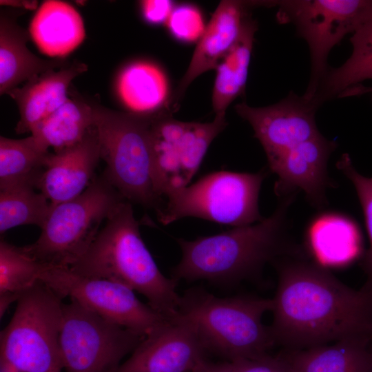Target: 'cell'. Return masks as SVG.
Returning a JSON list of instances; mask_svg holds the SVG:
<instances>
[{"instance_id": "27", "label": "cell", "mask_w": 372, "mask_h": 372, "mask_svg": "<svg viewBox=\"0 0 372 372\" xmlns=\"http://www.w3.org/2000/svg\"><path fill=\"white\" fill-rule=\"evenodd\" d=\"M50 152L32 135L21 139L0 136V189L30 184L36 187Z\"/></svg>"}, {"instance_id": "8", "label": "cell", "mask_w": 372, "mask_h": 372, "mask_svg": "<svg viewBox=\"0 0 372 372\" xmlns=\"http://www.w3.org/2000/svg\"><path fill=\"white\" fill-rule=\"evenodd\" d=\"M63 298L40 280L24 291L10 321L1 331L0 357L23 372L62 370Z\"/></svg>"}, {"instance_id": "35", "label": "cell", "mask_w": 372, "mask_h": 372, "mask_svg": "<svg viewBox=\"0 0 372 372\" xmlns=\"http://www.w3.org/2000/svg\"><path fill=\"white\" fill-rule=\"evenodd\" d=\"M0 372H23L12 362L0 357Z\"/></svg>"}, {"instance_id": "5", "label": "cell", "mask_w": 372, "mask_h": 372, "mask_svg": "<svg viewBox=\"0 0 372 372\" xmlns=\"http://www.w3.org/2000/svg\"><path fill=\"white\" fill-rule=\"evenodd\" d=\"M104 173L129 202L158 210L153 180L150 116L92 105Z\"/></svg>"}, {"instance_id": "22", "label": "cell", "mask_w": 372, "mask_h": 372, "mask_svg": "<svg viewBox=\"0 0 372 372\" xmlns=\"http://www.w3.org/2000/svg\"><path fill=\"white\" fill-rule=\"evenodd\" d=\"M30 35L38 49L50 57H65L84 41L85 30L79 12L67 2L45 1L30 25Z\"/></svg>"}, {"instance_id": "11", "label": "cell", "mask_w": 372, "mask_h": 372, "mask_svg": "<svg viewBox=\"0 0 372 372\" xmlns=\"http://www.w3.org/2000/svg\"><path fill=\"white\" fill-rule=\"evenodd\" d=\"M227 125L225 115H215L209 123L180 121L167 111L150 116L153 180L161 205L169 193L189 185Z\"/></svg>"}, {"instance_id": "6", "label": "cell", "mask_w": 372, "mask_h": 372, "mask_svg": "<svg viewBox=\"0 0 372 372\" xmlns=\"http://www.w3.org/2000/svg\"><path fill=\"white\" fill-rule=\"evenodd\" d=\"M125 200L103 172L78 196L52 205L39 238L25 248L45 265L70 267Z\"/></svg>"}, {"instance_id": "20", "label": "cell", "mask_w": 372, "mask_h": 372, "mask_svg": "<svg viewBox=\"0 0 372 372\" xmlns=\"http://www.w3.org/2000/svg\"><path fill=\"white\" fill-rule=\"evenodd\" d=\"M30 36L5 10L0 14V94H8L33 76L69 64L63 59H43L27 47Z\"/></svg>"}, {"instance_id": "10", "label": "cell", "mask_w": 372, "mask_h": 372, "mask_svg": "<svg viewBox=\"0 0 372 372\" xmlns=\"http://www.w3.org/2000/svg\"><path fill=\"white\" fill-rule=\"evenodd\" d=\"M63 303L59 347L65 372H116L145 336L74 300Z\"/></svg>"}, {"instance_id": "33", "label": "cell", "mask_w": 372, "mask_h": 372, "mask_svg": "<svg viewBox=\"0 0 372 372\" xmlns=\"http://www.w3.org/2000/svg\"><path fill=\"white\" fill-rule=\"evenodd\" d=\"M140 5L144 19L152 25L166 24L174 8L169 0H145Z\"/></svg>"}, {"instance_id": "17", "label": "cell", "mask_w": 372, "mask_h": 372, "mask_svg": "<svg viewBox=\"0 0 372 372\" xmlns=\"http://www.w3.org/2000/svg\"><path fill=\"white\" fill-rule=\"evenodd\" d=\"M304 243L313 261L327 269L347 267L364 254L358 225L351 217L337 211H324L314 216L307 226Z\"/></svg>"}, {"instance_id": "16", "label": "cell", "mask_w": 372, "mask_h": 372, "mask_svg": "<svg viewBox=\"0 0 372 372\" xmlns=\"http://www.w3.org/2000/svg\"><path fill=\"white\" fill-rule=\"evenodd\" d=\"M101 158L94 125L76 144L50 153L36 188L55 205L82 194L93 180Z\"/></svg>"}, {"instance_id": "38", "label": "cell", "mask_w": 372, "mask_h": 372, "mask_svg": "<svg viewBox=\"0 0 372 372\" xmlns=\"http://www.w3.org/2000/svg\"><path fill=\"white\" fill-rule=\"evenodd\" d=\"M370 372H372V370Z\"/></svg>"}, {"instance_id": "26", "label": "cell", "mask_w": 372, "mask_h": 372, "mask_svg": "<svg viewBox=\"0 0 372 372\" xmlns=\"http://www.w3.org/2000/svg\"><path fill=\"white\" fill-rule=\"evenodd\" d=\"M93 126L92 104L74 96L30 133L45 148L58 152L80 142Z\"/></svg>"}, {"instance_id": "28", "label": "cell", "mask_w": 372, "mask_h": 372, "mask_svg": "<svg viewBox=\"0 0 372 372\" xmlns=\"http://www.w3.org/2000/svg\"><path fill=\"white\" fill-rule=\"evenodd\" d=\"M34 185L22 184L0 189V233L21 225H43L52 207ZM38 190V189H37Z\"/></svg>"}, {"instance_id": "36", "label": "cell", "mask_w": 372, "mask_h": 372, "mask_svg": "<svg viewBox=\"0 0 372 372\" xmlns=\"http://www.w3.org/2000/svg\"><path fill=\"white\" fill-rule=\"evenodd\" d=\"M191 372H210L209 362L207 360L202 361Z\"/></svg>"}, {"instance_id": "23", "label": "cell", "mask_w": 372, "mask_h": 372, "mask_svg": "<svg viewBox=\"0 0 372 372\" xmlns=\"http://www.w3.org/2000/svg\"><path fill=\"white\" fill-rule=\"evenodd\" d=\"M293 372H370L372 339L349 338L278 354Z\"/></svg>"}, {"instance_id": "14", "label": "cell", "mask_w": 372, "mask_h": 372, "mask_svg": "<svg viewBox=\"0 0 372 372\" xmlns=\"http://www.w3.org/2000/svg\"><path fill=\"white\" fill-rule=\"evenodd\" d=\"M206 352L194 323L178 313L147 334L116 372H191Z\"/></svg>"}, {"instance_id": "7", "label": "cell", "mask_w": 372, "mask_h": 372, "mask_svg": "<svg viewBox=\"0 0 372 372\" xmlns=\"http://www.w3.org/2000/svg\"><path fill=\"white\" fill-rule=\"evenodd\" d=\"M267 175L257 173L217 171L192 185L174 190L164 198L156 211L163 225L186 217H194L236 227L261 221L259 194Z\"/></svg>"}, {"instance_id": "1", "label": "cell", "mask_w": 372, "mask_h": 372, "mask_svg": "<svg viewBox=\"0 0 372 372\" xmlns=\"http://www.w3.org/2000/svg\"><path fill=\"white\" fill-rule=\"evenodd\" d=\"M270 326L276 344L300 350L349 338L372 339V281L354 289L304 257L277 260Z\"/></svg>"}, {"instance_id": "9", "label": "cell", "mask_w": 372, "mask_h": 372, "mask_svg": "<svg viewBox=\"0 0 372 372\" xmlns=\"http://www.w3.org/2000/svg\"><path fill=\"white\" fill-rule=\"evenodd\" d=\"M278 7V20L293 23L308 43L311 72L303 97L311 100L328 72L331 50L348 34L355 32L372 17V0H286Z\"/></svg>"}, {"instance_id": "15", "label": "cell", "mask_w": 372, "mask_h": 372, "mask_svg": "<svg viewBox=\"0 0 372 372\" xmlns=\"http://www.w3.org/2000/svg\"><path fill=\"white\" fill-rule=\"evenodd\" d=\"M337 147L321 134L285 152L269 168L278 176L274 192L282 198L302 191L307 201L322 209L327 189L334 185L327 172L328 160Z\"/></svg>"}, {"instance_id": "3", "label": "cell", "mask_w": 372, "mask_h": 372, "mask_svg": "<svg viewBox=\"0 0 372 372\" xmlns=\"http://www.w3.org/2000/svg\"><path fill=\"white\" fill-rule=\"evenodd\" d=\"M70 268L83 276L120 283L142 294L152 308L167 318L178 313V282L160 271L127 200L106 220L87 251Z\"/></svg>"}, {"instance_id": "4", "label": "cell", "mask_w": 372, "mask_h": 372, "mask_svg": "<svg viewBox=\"0 0 372 372\" xmlns=\"http://www.w3.org/2000/svg\"><path fill=\"white\" fill-rule=\"evenodd\" d=\"M272 304L271 298H220L193 288L180 296L178 313L194 323L207 351L232 361L264 355L276 344L270 326L262 322Z\"/></svg>"}, {"instance_id": "24", "label": "cell", "mask_w": 372, "mask_h": 372, "mask_svg": "<svg viewBox=\"0 0 372 372\" xmlns=\"http://www.w3.org/2000/svg\"><path fill=\"white\" fill-rule=\"evenodd\" d=\"M118 99L130 113L152 116L163 112L169 103V85L164 71L147 61L125 65L115 83Z\"/></svg>"}, {"instance_id": "32", "label": "cell", "mask_w": 372, "mask_h": 372, "mask_svg": "<svg viewBox=\"0 0 372 372\" xmlns=\"http://www.w3.org/2000/svg\"><path fill=\"white\" fill-rule=\"evenodd\" d=\"M230 362L234 372H293L278 354L272 356L265 353L254 358H238Z\"/></svg>"}, {"instance_id": "25", "label": "cell", "mask_w": 372, "mask_h": 372, "mask_svg": "<svg viewBox=\"0 0 372 372\" xmlns=\"http://www.w3.org/2000/svg\"><path fill=\"white\" fill-rule=\"evenodd\" d=\"M257 25L246 17L237 41L217 65L212 106L217 114H225L229 104L244 92Z\"/></svg>"}, {"instance_id": "34", "label": "cell", "mask_w": 372, "mask_h": 372, "mask_svg": "<svg viewBox=\"0 0 372 372\" xmlns=\"http://www.w3.org/2000/svg\"><path fill=\"white\" fill-rule=\"evenodd\" d=\"M210 372H234L232 363L229 362L211 363L209 362Z\"/></svg>"}, {"instance_id": "2", "label": "cell", "mask_w": 372, "mask_h": 372, "mask_svg": "<svg viewBox=\"0 0 372 372\" xmlns=\"http://www.w3.org/2000/svg\"><path fill=\"white\" fill-rule=\"evenodd\" d=\"M296 196L280 198L274 212L255 224L192 240L177 239L182 256L171 278L235 284L257 276L269 262L304 257L289 233L288 211Z\"/></svg>"}, {"instance_id": "30", "label": "cell", "mask_w": 372, "mask_h": 372, "mask_svg": "<svg viewBox=\"0 0 372 372\" xmlns=\"http://www.w3.org/2000/svg\"><path fill=\"white\" fill-rule=\"evenodd\" d=\"M336 167L353 183L362 206L370 247L362 260V267L367 276V280L372 281V177L360 174L354 167L348 154H344L336 163Z\"/></svg>"}, {"instance_id": "31", "label": "cell", "mask_w": 372, "mask_h": 372, "mask_svg": "<svg viewBox=\"0 0 372 372\" xmlns=\"http://www.w3.org/2000/svg\"><path fill=\"white\" fill-rule=\"evenodd\" d=\"M166 25L174 38L184 43L198 41L206 28L200 10L189 3L175 6Z\"/></svg>"}, {"instance_id": "18", "label": "cell", "mask_w": 372, "mask_h": 372, "mask_svg": "<svg viewBox=\"0 0 372 372\" xmlns=\"http://www.w3.org/2000/svg\"><path fill=\"white\" fill-rule=\"evenodd\" d=\"M245 5L238 1L220 2L198 41L187 70L176 90L174 104L178 103L195 79L208 70L216 69L234 45L247 17Z\"/></svg>"}, {"instance_id": "13", "label": "cell", "mask_w": 372, "mask_h": 372, "mask_svg": "<svg viewBox=\"0 0 372 372\" xmlns=\"http://www.w3.org/2000/svg\"><path fill=\"white\" fill-rule=\"evenodd\" d=\"M318 107L313 101L291 92L267 107H254L240 103L235 110L252 127L269 169L285 152L320 134L315 120Z\"/></svg>"}, {"instance_id": "29", "label": "cell", "mask_w": 372, "mask_h": 372, "mask_svg": "<svg viewBox=\"0 0 372 372\" xmlns=\"http://www.w3.org/2000/svg\"><path fill=\"white\" fill-rule=\"evenodd\" d=\"M45 265L34 258L25 246L18 247L3 239L0 242V295L19 298L39 280Z\"/></svg>"}, {"instance_id": "12", "label": "cell", "mask_w": 372, "mask_h": 372, "mask_svg": "<svg viewBox=\"0 0 372 372\" xmlns=\"http://www.w3.org/2000/svg\"><path fill=\"white\" fill-rule=\"evenodd\" d=\"M39 280L63 298L143 336L169 318L140 301L131 289L110 280L81 275L70 267L45 265Z\"/></svg>"}, {"instance_id": "21", "label": "cell", "mask_w": 372, "mask_h": 372, "mask_svg": "<svg viewBox=\"0 0 372 372\" xmlns=\"http://www.w3.org/2000/svg\"><path fill=\"white\" fill-rule=\"evenodd\" d=\"M350 41L351 55L340 67L327 72L312 99L319 106L335 97L372 94V17Z\"/></svg>"}, {"instance_id": "37", "label": "cell", "mask_w": 372, "mask_h": 372, "mask_svg": "<svg viewBox=\"0 0 372 372\" xmlns=\"http://www.w3.org/2000/svg\"><path fill=\"white\" fill-rule=\"evenodd\" d=\"M50 372H61V369L53 370V371H51Z\"/></svg>"}, {"instance_id": "19", "label": "cell", "mask_w": 372, "mask_h": 372, "mask_svg": "<svg viewBox=\"0 0 372 372\" xmlns=\"http://www.w3.org/2000/svg\"><path fill=\"white\" fill-rule=\"evenodd\" d=\"M87 70L85 63L74 61L58 71L50 70L36 75L9 94L17 103L19 120L17 134L30 132L37 125L50 116L68 99L72 81Z\"/></svg>"}]
</instances>
